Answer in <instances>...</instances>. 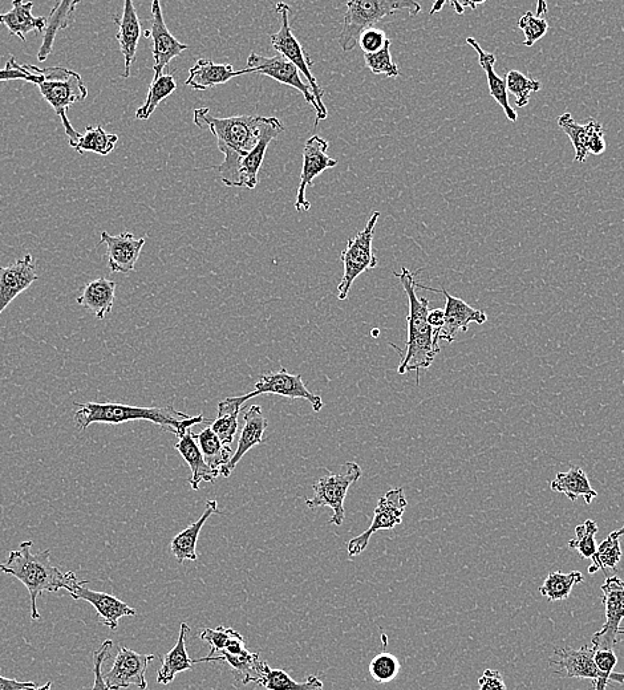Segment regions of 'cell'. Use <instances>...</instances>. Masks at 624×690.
<instances>
[{
    "instance_id": "obj_1",
    "label": "cell",
    "mask_w": 624,
    "mask_h": 690,
    "mask_svg": "<svg viewBox=\"0 0 624 690\" xmlns=\"http://www.w3.org/2000/svg\"><path fill=\"white\" fill-rule=\"evenodd\" d=\"M34 542L20 543L19 549L10 551L6 562L0 563V572L14 576L26 586L31 598V619L40 620L38 610V596L43 592H59L66 590L72 594L80 584L87 583L79 580L75 572L60 571L51 562V550H44L32 554Z\"/></svg>"
},
{
    "instance_id": "obj_2",
    "label": "cell",
    "mask_w": 624,
    "mask_h": 690,
    "mask_svg": "<svg viewBox=\"0 0 624 690\" xmlns=\"http://www.w3.org/2000/svg\"><path fill=\"white\" fill-rule=\"evenodd\" d=\"M393 274L399 278L409 300L407 347L397 373L405 375L407 372H417L419 384L420 369L431 367L440 353V331L429 326V300L417 296L415 275L405 267L401 269L400 274Z\"/></svg>"
},
{
    "instance_id": "obj_3",
    "label": "cell",
    "mask_w": 624,
    "mask_h": 690,
    "mask_svg": "<svg viewBox=\"0 0 624 690\" xmlns=\"http://www.w3.org/2000/svg\"><path fill=\"white\" fill-rule=\"evenodd\" d=\"M79 411L75 413L76 422L81 430L92 424L120 425L129 421H151L176 434L177 438L188 432L194 425L205 422V417L198 414L190 417L178 412L173 405L166 407H132L117 403H75Z\"/></svg>"
},
{
    "instance_id": "obj_4",
    "label": "cell",
    "mask_w": 624,
    "mask_h": 690,
    "mask_svg": "<svg viewBox=\"0 0 624 690\" xmlns=\"http://www.w3.org/2000/svg\"><path fill=\"white\" fill-rule=\"evenodd\" d=\"M30 71L40 77V95L54 108L56 115L62 120L64 132L70 138V144L81 137L78 131L72 127L68 119V109L76 103H83L88 97V89L85 87L83 77L78 72L64 67L39 68L26 64Z\"/></svg>"
},
{
    "instance_id": "obj_5",
    "label": "cell",
    "mask_w": 624,
    "mask_h": 690,
    "mask_svg": "<svg viewBox=\"0 0 624 690\" xmlns=\"http://www.w3.org/2000/svg\"><path fill=\"white\" fill-rule=\"evenodd\" d=\"M267 117L233 116L221 119L210 115L209 108L194 109V124L198 128H208L216 137L218 149L222 153H235L245 156L257 146Z\"/></svg>"
},
{
    "instance_id": "obj_6",
    "label": "cell",
    "mask_w": 624,
    "mask_h": 690,
    "mask_svg": "<svg viewBox=\"0 0 624 690\" xmlns=\"http://www.w3.org/2000/svg\"><path fill=\"white\" fill-rule=\"evenodd\" d=\"M346 6L343 30L339 36L343 52L354 50L358 46L362 32L374 27L375 23L386 16L399 11H408L411 16L419 15L421 12L420 4L412 0H351Z\"/></svg>"
},
{
    "instance_id": "obj_7",
    "label": "cell",
    "mask_w": 624,
    "mask_h": 690,
    "mask_svg": "<svg viewBox=\"0 0 624 690\" xmlns=\"http://www.w3.org/2000/svg\"><path fill=\"white\" fill-rule=\"evenodd\" d=\"M285 131V127L277 117H267L263 125L261 138L257 146L245 156L235 153L224 154L225 160L217 166L222 184L228 188H245L254 190L258 185V173L265 160L267 148L270 142Z\"/></svg>"
},
{
    "instance_id": "obj_8",
    "label": "cell",
    "mask_w": 624,
    "mask_h": 690,
    "mask_svg": "<svg viewBox=\"0 0 624 690\" xmlns=\"http://www.w3.org/2000/svg\"><path fill=\"white\" fill-rule=\"evenodd\" d=\"M275 11H277L279 20H281V28L270 36L271 44H273L274 50L279 52V55L293 63L299 69L301 75L305 76L307 81H309L312 95L315 97L316 107H318L316 108L315 120V127H318L319 121L326 120L328 115L326 105L323 103L324 91L319 87L318 81H316L314 73L311 71L312 62L310 56L306 54L302 43L295 38L293 30H291V8L289 4L278 3L275 6Z\"/></svg>"
},
{
    "instance_id": "obj_9",
    "label": "cell",
    "mask_w": 624,
    "mask_h": 690,
    "mask_svg": "<svg viewBox=\"0 0 624 690\" xmlns=\"http://www.w3.org/2000/svg\"><path fill=\"white\" fill-rule=\"evenodd\" d=\"M380 218L379 211H375L368 219L366 227L355 238L348 239L346 249L342 253L344 274L338 286V299L346 300L350 292L352 283L359 278L364 271L378 267V258L372 249L374 242L375 227Z\"/></svg>"
},
{
    "instance_id": "obj_10",
    "label": "cell",
    "mask_w": 624,
    "mask_h": 690,
    "mask_svg": "<svg viewBox=\"0 0 624 690\" xmlns=\"http://www.w3.org/2000/svg\"><path fill=\"white\" fill-rule=\"evenodd\" d=\"M362 477V469L355 462H347L346 472L339 474H327L319 478L312 486L314 497L306 499L309 509L328 506L332 514L331 525L342 526L346 513H344V499L347 497L348 489Z\"/></svg>"
},
{
    "instance_id": "obj_11",
    "label": "cell",
    "mask_w": 624,
    "mask_h": 690,
    "mask_svg": "<svg viewBox=\"0 0 624 690\" xmlns=\"http://www.w3.org/2000/svg\"><path fill=\"white\" fill-rule=\"evenodd\" d=\"M601 590L606 623L601 631L594 633L591 643L595 651H614L624 635V629L621 628L624 619V582L618 576H610L602 584Z\"/></svg>"
},
{
    "instance_id": "obj_12",
    "label": "cell",
    "mask_w": 624,
    "mask_h": 690,
    "mask_svg": "<svg viewBox=\"0 0 624 690\" xmlns=\"http://www.w3.org/2000/svg\"><path fill=\"white\" fill-rule=\"evenodd\" d=\"M407 506V498H405L404 490L401 487L387 491V494L379 499L378 506L375 507L371 526L359 537L352 538L348 543V555L351 558L359 556L367 549L372 535L382 530H393L397 525H401Z\"/></svg>"
},
{
    "instance_id": "obj_13",
    "label": "cell",
    "mask_w": 624,
    "mask_h": 690,
    "mask_svg": "<svg viewBox=\"0 0 624 690\" xmlns=\"http://www.w3.org/2000/svg\"><path fill=\"white\" fill-rule=\"evenodd\" d=\"M261 395H278L287 399H302L309 401L315 412L322 411V397L312 393L306 384L303 383L301 375H291L286 368L281 371L270 372L263 375L255 384V389L251 393L242 396L243 401H249Z\"/></svg>"
},
{
    "instance_id": "obj_14",
    "label": "cell",
    "mask_w": 624,
    "mask_h": 690,
    "mask_svg": "<svg viewBox=\"0 0 624 690\" xmlns=\"http://www.w3.org/2000/svg\"><path fill=\"white\" fill-rule=\"evenodd\" d=\"M156 659L155 655H141L127 647H120L119 652L104 680L112 690H121L136 685L140 690L148 689L145 673L149 664Z\"/></svg>"
},
{
    "instance_id": "obj_15",
    "label": "cell",
    "mask_w": 624,
    "mask_h": 690,
    "mask_svg": "<svg viewBox=\"0 0 624 690\" xmlns=\"http://www.w3.org/2000/svg\"><path fill=\"white\" fill-rule=\"evenodd\" d=\"M328 146H330L328 141L316 135L306 141L305 149H303L301 182H299L297 201H295V209L299 213H307L311 209V204L306 198V190L312 181L327 169L338 165V161L327 156Z\"/></svg>"
},
{
    "instance_id": "obj_16",
    "label": "cell",
    "mask_w": 624,
    "mask_h": 690,
    "mask_svg": "<svg viewBox=\"0 0 624 690\" xmlns=\"http://www.w3.org/2000/svg\"><path fill=\"white\" fill-rule=\"evenodd\" d=\"M145 38L153 39V59H155V76L153 80L158 79L164 75V69L168 64L180 56L182 52L189 50L186 44L181 43L172 35V32L166 27L164 15H162L161 4L158 0L152 3V28L151 31H145Z\"/></svg>"
},
{
    "instance_id": "obj_17",
    "label": "cell",
    "mask_w": 624,
    "mask_h": 690,
    "mask_svg": "<svg viewBox=\"0 0 624 690\" xmlns=\"http://www.w3.org/2000/svg\"><path fill=\"white\" fill-rule=\"evenodd\" d=\"M253 71V73H259V75L269 76L270 79H274L287 87L298 89L305 97L307 103L314 107L316 112V101L314 95H312V89L309 84L303 83L301 72L294 66L293 63L289 62L283 56H273V58H265V56H259L257 54H251L247 58V67Z\"/></svg>"
},
{
    "instance_id": "obj_18",
    "label": "cell",
    "mask_w": 624,
    "mask_h": 690,
    "mask_svg": "<svg viewBox=\"0 0 624 690\" xmlns=\"http://www.w3.org/2000/svg\"><path fill=\"white\" fill-rule=\"evenodd\" d=\"M416 287L424 288L433 292H441L445 296L444 326L440 330V340L452 343L455 342L459 332H467L470 323L484 324L488 322V315L484 311L477 310L470 306L465 300L456 298L449 294L447 290H433L431 287L421 286L416 283Z\"/></svg>"
},
{
    "instance_id": "obj_19",
    "label": "cell",
    "mask_w": 624,
    "mask_h": 690,
    "mask_svg": "<svg viewBox=\"0 0 624 690\" xmlns=\"http://www.w3.org/2000/svg\"><path fill=\"white\" fill-rule=\"evenodd\" d=\"M595 649L593 645L579 649H555L550 665L558 669L559 675L566 679L598 680L602 676L601 669L595 663Z\"/></svg>"
},
{
    "instance_id": "obj_20",
    "label": "cell",
    "mask_w": 624,
    "mask_h": 690,
    "mask_svg": "<svg viewBox=\"0 0 624 690\" xmlns=\"http://www.w3.org/2000/svg\"><path fill=\"white\" fill-rule=\"evenodd\" d=\"M100 245L107 246L111 273L127 275L135 270L136 262L139 261L145 245V238L136 239L132 233L111 235L103 231Z\"/></svg>"
},
{
    "instance_id": "obj_21",
    "label": "cell",
    "mask_w": 624,
    "mask_h": 690,
    "mask_svg": "<svg viewBox=\"0 0 624 690\" xmlns=\"http://www.w3.org/2000/svg\"><path fill=\"white\" fill-rule=\"evenodd\" d=\"M38 278L30 254L10 266H0V314Z\"/></svg>"
},
{
    "instance_id": "obj_22",
    "label": "cell",
    "mask_w": 624,
    "mask_h": 690,
    "mask_svg": "<svg viewBox=\"0 0 624 690\" xmlns=\"http://www.w3.org/2000/svg\"><path fill=\"white\" fill-rule=\"evenodd\" d=\"M243 420H245V425H243L241 436H239L237 452H235L229 464L224 466L220 472L221 476L225 478L232 476L239 461L245 457L249 450L255 448V446L265 444V432L267 426H269V421H267L265 414H263L262 408L259 405H251L243 414Z\"/></svg>"
},
{
    "instance_id": "obj_23",
    "label": "cell",
    "mask_w": 624,
    "mask_h": 690,
    "mask_svg": "<svg viewBox=\"0 0 624 690\" xmlns=\"http://www.w3.org/2000/svg\"><path fill=\"white\" fill-rule=\"evenodd\" d=\"M83 584L76 587V590L70 595L72 599L85 600V602L91 604L97 611V614H99L100 624L104 625V627H108L111 631H116L121 618L137 615L135 608L129 607L127 603L121 602L115 596L105 594V592L89 590Z\"/></svg>"
},
{
    "instance_id": "obj_24",
    "label": "cell",
    "mask_w": 624,
    "mask_h": 690,
    "mask_svg": "<svg viewBox=\"0 0 624 690\" xmlns=\"http://www.w3.org/2000/svg\"><path fill=\"white\" fill-rule=\"evenodd\" d=\"M117 26L116 39L119 42L121 54L124 56V77L131 76V67L135 62L137 46L141 38V23L132 0H125L123 15L115 18Z\"/></svg>"
},
{
    "instance_id": "obj_25",
    "label": "cell",
    "mask_w": 624,
    "mask_h": 690,
    "mask_svg": "<svg viewBox=\"0 0 624 690\" xmlns=\"http://www.w3.org/2000/svg\"><path fill=\"white\" fill-rule=\"evenodd\" d=\"M253 73L249 68L235 71L232 64H217L213 60L200 59L189 69V77L185 84L194 91H206L216 85L229 83L234 77Z\"/></svg>"
},
{
    "instance_id": "obj_26",
    "label": "cell",
    "mask_w": 624,
    "mask_h": 690,
    "mask_svg": "<svg viewBox=\"0 0 624 690\" xmlns=\"http://www.w3.org/2000/svg\"><path fill=\"white\" fill-rule=\"evenodd\" d=\"M216 513L220 514L218 502L216 499H210V501L206 502L204 514H202L196 522H193L192 525L186 527L185 530H182L180 534H177L176 537L172 539V542H170V551H172L178 563L184 564L186 560L197 562V542L198 538H200L202 527H204L206 521Z\"/></svg>"
},
{
    "instance_id": "obj_27",
    "label": "cell",
    "mask_w": 624,
    "mask_h": 690,
    "mask_svg": "<svg viewBox=\"0 0 624 690\" xmlns=\"http://www.w3.org/2000/svg\"><path fill=\"white\" fill-rule=\"evenodd\" d=\"M201 663H210V661H225L230 665L235 676V680H238L242 685L247 684H261L263 675H265V669L267 663L259 659L257 653L249 652V649H245L241 653H222L216 657H204V659H198Z\"/></svg>"
},
{
    "instance_id": "obj_28",
    "label": "cell",
    "mask_w": 624,
    "mask_h": 690,
    "mask_svg": "<svg viewBox=\"0 0 624 690\" xmlns=\"http://www.w3.org/2000/svg\"><path fill=\"white\" fill-rule=\"evenodd\" d=\"M174 448L181 454V457L184 458L186 464L192 470V477L189 478V483L193 490L200 489L201 482L212 483L220 476V472L210 469L209 465L206 464L192 430L189 429L188 432L178 437Z\"/></svg>"
},
{
    "instance_id": "obj_29",
    "label": "cell",
    "mask_w": 624,
    "mask_h": 690,
    "mask_svg": "<svg viewBox=\"0 0 624 690\" xmlns=\"http://www.w3.org/2000/svg\"><path fill=\"white\" fill-rule=\"evenodd\" d=\"M467 43L470 47H473L478 54V63L485 71L486 79H488V87L490 96L500 104V107L504 109L506 119L512 121V123H517L518 115L514 111L512 105H510L508 89H506L505 79H501L494 71V64H496V55L492 52H486L482 50L480 44L477 43L476 39L468 38Z\"/></svg>"
},
{
    "instance_id": "obj_30",
    "label": "cell",
    "mask_w": 624,
    "mask_h": 690,
    "mask_svg": "<svg viewBox=\"0 0 624 690\" xmlns=\"http://www.w3.org/2000/svg\"><path fill=\"white\" fill-rule=\"evenodd\" d=\"M117 284L101 276L92 280L83 288V292L76 298L79 306L92 312L96 319L103 320L112 311L115 304Z\"/></svg>"
},
{
    "instance_id": "obj_31",
    "label": "cell",
    "mask_w": 624,
    "mask_h": 690,
    "mask_svg": "<svg viewBox=\"0 0 624 690\" xmlns=\"http://www.w3.org/2000/svg\"><path fill=\"white\" fill-rule=\"evenodd\" d=\"M189 633V625L182 623L177 644L174 645L172 651L162 657V665L157 673L158 684L168 685L173 683L178 673L190 671L194 665L200 664L198 660L190 659L188 651H186V637H188Z\"/></svg>"
},
{
    "instance_id": "obj_32",
    "label": "cell",
    "mask_w": 624,
    "mask_h": 690,
    "mask_svg": "<svg viewBox=\"0 0 624 690\" xmlns=\"http://www.w3.org/2000/svg\"><path fill=\"white\" fill-rule=\"evenodd\" d=\"M32 2L23 3L20 0L12 2V10L6 14H0V24L7 27L11 35L18 36L26 43V35L32 31L43 32L47 19L32 15Z\"/></svg>"
},
{
    "instance_id": "obj_33",
    "label": "cell",
    "mask_w": 624,
    "mask_h": 690,
    "mask_svg": "<svg viewBox=\"0 0 624 690\" xmlns=\"http://www.w3.org/2000/svg\"><path fill=\"white\" fill-rule=\"evenodd\" d=\"M80 4L79 0L76 2H56L52 8L50 15H48L46 28H44L43 44L38 51V60L40 63L46 62L48 56L51 55L52 47H54L56 35L59 31L66 30L74 23V16L76 7Z\"/></svg>"
},
{
    "instance_id": "obj_34",
    "label": "cell",
    "mask_w": 624,
    "mask_h": 690,
    "mask_svg": "<svg viewBox=\"0 0 624 690\" xmlns=\"http://www.w3.org/2000/svg\"><path fill=\"white\" fill-rule=\"evenodd\" d=\"M550 487L555 493L565 494L570 501L574 502L583 498L587 505H590L598 497V493L591 486L587 474L577 466L570 468L569 472L558 473L551 481Z\"/></svg>"
},
{
    "instance_id": "obj_35",
    "label": "cell",
    "mask_w": 624,
    "mask_h": 690,
    "mask_svg": "<svg viewBox=\"0 0 624 690\" xmlns=\"http://www.w3.org/2000/svg\"><path fill=\"white\" fill-rule=\"evenodd\" d=\"M243 404L246 403L242 396L228 397L218 404V416L210 428L226 446L233 444L235 434L238 432V414Z\"/></svg>"
},
{
    "instance_id": "obj_36",
    "label": "cell",
    "mask_w": 624,
    "mask_h": 690,
    "mask_svg": "<svg viewBox=\"0 0 624 690\" xmlns=\"http://www.w3.org/2000/svg\"><path fill=\"white\" fill-rule=\"evenodd\" d=\"M194 438H196L202 456H204L205 462L209 465L210 469L221 472V469L232 460V448L222 444L220 438L213 432L212 428H206L202 430L201 433L194 434Z\"/></svg>"
},
{
    "instance_id": "obj_37",
    "label": "cell",
    "mask_w": 624,
    "mask_h": 690,
    "mask_svg": "<svg viewBox=\"0 0 624 690\" xmlns=\"http://www.w3.org/2000/svg\"><path fill=\"white\" fill-rule=\"evenodd\" d=\"M117 141H119V137L105 132L100 125L97 127L89 125L85 129L84 135L78 141L72 142L70 146L80 154L91 152L100 154V156H108L115 149Z\"/></svg>"
},
{
    "instance_id": "obj_38",
    "label": "cell",
    "mask_w": 624,
    "mask_h": 690,
    "mask_svg": "<svg viewBox=\"0 0 624 690\" xmlns=\"http://www.w3.org/2000/svg\"><path fill=\"white\" fill-rule=\"evenodd\" d=\"M583 575L579 571L563 574L561 571L551 572L540 588V594L550 602H561L569 598L573 588L583 583Z\"/></svg>"
},
{
    "instance_id": "obj_39",
    "label": "cell",
    "mask_w": 624,
    "mask_h": 690,
    "mask_svg": "<svg viewBox=\"0 0 624 690\" xmlns=\"http://www.w3.org/2000/svg\"><path fill=\"white\" fill-rule=\"evenodd\" d=\"M261 687L267 690H323L324 685L318 676H309L305 683L291 679L289 673L282 669H271L267 665Z\"/></svg>"
},
{
    "instance_id": "obj_40",
    "label": "cell",
    "mask_w": 624,
    "mask_h": 690,
    "mask_svg": "<svg viewBox=\"0 0 624 690\" xmlns=\"http://www.w3.org/2000/svg\"><path fill=\"white\" fill-rule=\"evenodd\" d=\"M176 89L177 84L172 73L162 75L158 77V79L152 80L151 85H149L147 100H145L143 107L139 108V111L136 112V119L148 120L149 117L153 115V112L156 111L158 105L165 99H168Z\"/></svg>"
},
{
    "instance_id": "obj_41",
    "label": "cell",
    "mask_w": 624,
    "mask_h": 690,
    "mask_svg": "<svg viewBox=\"0 0 624 690\" xmlns=\"http://www.w3.org/2000/svg\"><path fill=\"white\" fill-rule=\"evenodd\" d=\"M559 128L569 136L571 144H573L575 149V161L585 162L587 156H589V133L590 125L578 124L577 121L573 119L571 113H563L562 116L558 117Z\"/></svg>"
},
{
    "instance_id": "obj_42",
    "label": "cell",
    "mask_w": 624,
    "mask_h": 690,
    "mask_svg": "<svg viewBox=\"0 0 624 690\" xmlns=\"http://www.w3.org/2000/svg\"><path fill=\"white\" fill-rule=\"evenodd\" d=\"M591 559H593V564L589 567L590 574H595V572L599 570L605 571L606 568H613L614 570L622 559V547L619 538L611 533L609 537L598 546L597 552H595Z\"/></svg>"
},
{
    "instance_id": "obj_43",
    "label": "cell",
    "mask_w": 624,
    "mask_h": 690,
    "mask_svg": "<svg viewBox=\"0 0 624 690\" xmlns=\"http://www.w3.org/2000/svg\"><path fill=\"white\" fill-rule=\"evenodd\" d=\"M506 89L513 96H516L518 108H524L530 103V95L533 92L541 91L540 81L530 79L520 71H510L505 77Z\"/></svg>"
},
{
    "instance_id": "obj_44",
    "label": "cell",
    "mask_w": 624,
    "mask_h": 690,
    "mask_svg": "<svg viewBox=\"0 0 624 690\" xmlns=\"http://www.w3.org/2000/svg\"><path fill=\"white\" fill-rule=\"evenodd\" d=\"M201 640L209 644L210 653L208 657L217 656L218 653L226 651L232 647L235 641L242 639L241 633L230 627H218L216 629L206 628L201 632Z\"/></svg>"
},
{
    "instance_id": "obj_45",
    "label": "cell",
    "mask_w": 624,
    "mask_h": 690,
    "mask_svg": "<svg viewBox=\"0 0 624 690\" xmlns=\"http://www.w3.org/2000/svg\"><path fill=\"white\" fill-rule=\"evenodd\" d=\"M598 525L591 519L575 527V538L569 542L570 549L577 550L585 559L593 558L598 546L595 535L598 533Z\"/></svg>"
},
{
    "instance_id": "obj_46",
    "label": "cell",
    "mask_w": 624,
    "mask_h": 690,
    "mask_svg": "<svg viewBox=\"0 0 624 690\" xmlns=\"http://www.w3.org/2000/svg\"><path fill=\"white\" fill-rule=\"evenodd\" d=\"M370 675L378 684H387L395 680L400 673V663L396 656L388 652L379 653L370 664Z\"/></svg>"
},
{
    "instance_id": "obj_47",
    "label": "cell",
    "mask_w": 624,
    "mask_h": 690,
    "mask_svg": "<svg viewBox=\"0 0 624 690\" xmlns=\"http://www.w3.org/2000/svg\"><path fill=\"white\" fill-rule=\"evenodd\" d=\"M518 28L524 31L525 40L522 44L526 47H533L534 43L544 38L547 30H549V24L544 18H538L533 12L528 11L518 20Z\"/></svg>"
},
{
    "instance_id": "obj_48",
    "label": "cell",
    "mask_w": 624,
    "mask_h": 690,
    "mask_svg": "<svg viewBox=\"0 0 624 690\" xmlns=\"http://www.w3.org/2000/svg\"><path fill=\"white\" fill-rule=\"evenodd\" d=\"M390 48L391 44L376 54L364 55V60H366V66L375 75H384L393 79L400 75V71L392 60Z\"/></svg>"
},
{
    "instance_id": "obj_49",
    "label": "cell",
    "mask_w": 624,
    "mask_h": 690,
    "mask_svg": "<svg viewBox=\"0 0 624 690\" xmlns=\"http://www.w3.org/2000/svg\"><path fill=\"white\" fill-rule=\"evenodd\" d=\"M595 663L602 671V676L593 681L590 690H606L613 683L614 668L617 667L618 657L614 651H595Z\"/></svg>"
},
{
    "instance_id": "obj_50",
    "label": "cell",
    "mask_w": 624,
    "mask_h": 690,
    "mask_svg": "<svg viewBox=\"0 0 624 690\" xmlns=\"http://www.w3.org/2000/svg\"><path fill=\"white\" fill-rule=\"evenodd\" d=\"M358 44L362 48L364 55H372L390 46L391 40L387 38L386 32L383 30L371 27L362 32Z\"/></svg>"
},
{
    "instance_id": "obj_51",
    "label": "cell",
    "mask_w": 624,
    "mask_h": 690,
    "mask_svg": "<svg viewBox=\"0 0 624 690\" xmlns=\"http://www.w3.org/2000/svg\"><path fill=\"white\" fill-rule=\"evenodd\" d=\"M23 80L27 83L38 85L40 77L36 73L30 71L26 64H19L16 62L14 56L8 59L6 68L0 69V81H14Z\"/></svg>"
},
{
    "instance_id": "obj_52",
    "label": "cell",
    "mask_w": 624,
    "mask_h": 690,
    "mask_svg": "<svg viewBox=\"0 0 624 690\" xmlns=\"http://www.w3.org/2000/svg\"><path fill=\"white\" fill-rule=\"evenodd\" d=\"M113 647L112 640H105L99 651L93 653V673H95V681L91 690H112L105 683L103 675V665L108 660L109 653Z\"/></svg>"
},
{
    "instance_id": "obj_53",
    "label": "cell",
    "mask_w": 624,
    "mask_h": 690,
    "mask_svg": "<svg viewBox=\"0 0 624 690\" xmlns=\"http://www.w3.org/2000/svg\"><path fill=\"white\" fill-rule=\"evenodd\" d=\"M589 125L590 133L589 144H587V148H589V153L595 154V156H599V154H603L606 152V131L605 128L602 127V124H599L598 121L595 119H590Z\"/></svg>"
},
{
    "instance_id": "obj_54",
    "label": "cell",
    "mask_w": 624,
    "mask_h": 690,
    "mask_svg": "<svg viewBox=\"0 0 624 690\" xmlns=\"http://www.w3.org/2000/svg\"><path fill=\"white\" fill-rule=\"evenodd\" d=\"M480 690H506L504 677L500 672L493 669H486L480 679H478Z\"/></svg>"
},
{
    "instance_id": "obj_55",
    "label": "cell",
    "mask_w": 624,
    "mask_h": 690,
    "mask_svg": "<svg viewBox=\"0 0 624 690\" xmlns=\"http://www.w3.org/2000/svg\"><path fill=\"white\" fill-rule=\"evenodd\" d=\"M31 688H36V684L32 683V681H18L0 676V690H24Z\"/></svg>"
},
{
    "instance_id": "obj_56",
    "label": "cell",
    "mask_w": 624,
    "mask_h": 690,
    "mask_svg": "<svg viewBox=\"0 0 624 690\" xmlns=\"http://www.w3.org/2000/svg\"><path fill=\"white\" fill-rule=\"evenodd\" d=\"M444 318V310H440V308H436V310H429L428 323L433 330H441V327L444 326Z\"/></svg>"
},
{
    "instance_id": "obj_57",
    "label": "cell",
    "mask_w": 624,
    "mask_h": 690,
    "mask_svg": "<svg viewBox=\"0 0 624 690\" xmlns=\"http://www.w3.org/2000/svg\"><path fill=\"white\" fill-rule=\"evenodd\" d=\"M547 12V4L545 2H538L537 6V16L538 18H542Z\"/></svg>"
},
{
    "instance_id": "obj_58",
    "label": "cell",
    "mask_w": 624,
    "mask_h": 690,
    "mask_svg": "<svg viewBox=\"0 0 624 690\" xmlns=\"http://www.w3.org/2000/svg\"><path fill=\"white\" fill-rule=\"evenodd\" d=\"M444 6H445V2L435 3V6H433V8H432L431 15H435L436 12H439L441 10V8H443Z\"/></svg>"
},
{
    "instance_id": "obj_59",
    "label": "cell",
    "mask_w": 624,
    "mask_h": 690,
    "mask_svg": "<svg viewBox=\"0 0 624 690\" xmlns=\"http://www.w3.org/2000/svg\"><path fill=\"white\" fill-rule=\"evenodd\" d=\"M451 4L453 7L456 8L457 14H459V15L464 14L465 8L463 6H461L460 2H452Z\"/></svg>"
},
{
    "instance_id": "obj_60",
    "label": "cell",
    "mask_w": 624,
    "mask_h": 690,
    "mask_svg": "<svg viewBox=\"0 0 624 690\" xmlns=\"http://www.w3.org/2000/svg\"><path fill=\"white\" fill-rule=\"evenodd\" d=\"M52 681H48L46 685H43V687H36V688H31V689H24V690H52Z\"/></svg>"
},
{
    "instance_id": "obj_61",
    "label": "cell",
    "mask_w": 624,
    "mask_h": 690,
    "mask_svg": "<svg viewBox=\"0 0 624 690\" xmlns=\"http://www.w3.org/2000/svg\"><path fill=\"white\" fill-rule=\"evenodd\" d=\"M613 534L617 538H621L624 535V525L621 527V529H618L617 531H613Z\"/></svg>"
},
{
    "instance_id": "obj_62",
    "label": "cell",
    "mask_w": 624,
    "mask_h": 690,
    "mask_svg": "<svg viewBox=\"0 0 624 690\" xmlns=\"http://www.w3.org/2000/svg\"><path fill=\"white\" fill-rule=\"evenodd\" d=\"M379 334H380V332H379L378 328H376L375 331H372V336H379Z\"/></svg>"
}]
</instances>
